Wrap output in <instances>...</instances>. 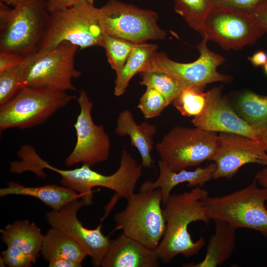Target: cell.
<instances>
[{
	"label": "cell",
	"mask_w": 267,
	"mask_h": 267,
	"mask_svg": "<svg viewBox=\"0 0 267 267\" xmlns=\"http://www.w3.org/2000/svg\"><path fill=\"white\" fill-rule=\"evenodd\" d=\"M209 192L195 187L189 191L171 194L163 205L166 221L164 235L156 248L160 261L169 263L178 255L190 258L203 248L205 240L202 235L194 241L188 231V226L193 222L200 221L210 223V219L204 199Z\"/></svg>",
	"instance_id": "6da1fadb"
},
{
	"label": "cell",
	"mask_w": 267,
	"mask_h": 267,
	"mask_svg": "<svg viewBox=\"0 0 267 267\" xmlns=\"http://www.w3.org/2000/svg\"><path fill=\"white\" fill-rule=\"evenodd\" d=\"M49 12L46 0H19L13 8L0 2V51L26 57L37 51Z\"/></svg>",
	"instance_id": "7a4b0ae2"
},
{
	"label": "cell",
	"mask_w": 267,
	"mask_h": 267,
	"mask_svg": "<svg viewBox=\"0 0 267 267\" xmlns=\"http://www.w3.org/2000/svg\"><path fill=\"white\" fill-rule=\"evenodd\" d=\"M104 35L97 8L84 0L71 7L49 13L37 51L54 47L64 42L81 49L102 46Z\"/></svg>",
	"instance_id": "3957f363"
},
{
	"label": "cell",
	"mask_w": 267,
	"mask_h": 267,
	"mask_svg": "<svg viewBox=\"0 0 267 267\" xmlns=\"http://www.w3.org/2000/svg\"><path fill=\"white\" fill-rule=\"evenodd\" d=\"M211 219L223 221L237 229L248 228L267 238V190L254 181L247 186L204 199Z\"/></svg>",
	"instance_id": "277c9868"
},
{
	"label": "cell",
	"mask_w": 267,
	"mask_h": 267,
	"mask_svg": "<svg viewBox=\"0 0 267 267\" xmlns=\"http://www.w3.org/2000/svg\"><path fill=\"white\" fill-rule=\"evenodd\" d=\"M78 48L64 42L54 47L38 50L26 57L22 63L21 89L40 87L57 91H77L72 80L81 75L75 67Z\"/></svg>",
	"instance_id": "5b68a950"
},
{
	"label": "cell",
	"mask_w": 267,
	"mask_h": 267,
	"mask_svg": "<svg viewBox=\"0 0 267 267\" xmlns=\"http://www.w3.org/2000/svg\"><path fill=\"white\" fill-rule=\"evenodd\" d=\"M125 209L114 215L117 229L144 246L155 250L165 231L160 189L139 190L127 199Z\"/></svg>",
	"instance_id": "8992f818"
},
{
	"label": "cell",
	"mask_w": 267,
	"mask_h": 267,
	"mask_svg": "<svg viewBox=\"0 0 267 267\" xmlns=\"http://www.w3.org/2000/svg\"><path fill=\"white\" fill-rule=\"evenodd\" d=\"M75 97L44 87H24L0 106V130L39 126Z\"/></svg>",
	"instance_id": "52a82bcc"
},
{
	"label": "cell",
	"mask_w": 267,
	"mask_h": 267,
	"mask_svg": "<svg viewBox=\"0 0 267 267\" xmlns=\"http://www.w3.org/2000/svg\"><path fill=\"white\" fill-rule=\"evenodd\" d=\"M219 145L217 133L199 127L176 126L155 145L160 160L171 170L178 172L210 161Z\"/></svg>",
	"instance_id": "ba28073f"
},
{
	"label": "cell",
	"mask_w": 267,
	"mask_h": 267,
	"mask_svg": "<svg viewBox=\"0 0 267 267\" xmlns=\"http://www.w3.org/2000/svg\"><path fill=\"white\" fill-rule=\"evenodd\" d=\"M104 34L134 44L165 39L166 32L158 24V13L118 0H110L97 8Z\"/></svg>",
	"instance_id": "9c48e42d"
},
{
	"label": "cell",
	"mask_w": 267,
	"mask_h": 267,
	"mask_svg": "<svg viewBox=\"0 0 267 267\" xmlns=\"http://www.w3.org/2000/svg\"><path fill=\"white\" fill-rule=\"evenodd\" d=\"M208 41H201L196 47L199 51L198 58L192 62L179 63L171 59L162 52H156L149 62L147 71H158L165 73L184 88L192 87L204 89L209 84L221 82L228 83L232 77L218 72V67L225 58L207 46Z\"/></svg>",
	"instance_id": "30bf717a"
},
{
	"label": "cell",
	"mask_w": 267,
	"mask_h": 267,
	"mask_svg": "<svg viewBox=\"0 0 267 267\" xmlns=\"http://www.w3.org/2000/svg\"><path fill=\"white\" fill-rule=\"evenodd\" d=\"M266 33L252 14L228 8H214L206 17L201 34L225 50L253 45Z\"/></svg>",
	"instance_id": "8fae6325"
},
{
	"label": "cell",
	"mask_w": 267,
	"mask_h": 267,
	"mask_svg": "<svg viewBox=\"0 0 267 267\" xmlns=\"http://www.w3.org/2000/svg\"><path fill=\"white\" fill-rule=\"evenodd\" d=\"M77 101L80 111L74 125L77 140L73 151L65 159V165L70 167L82 163L91 167L107 160L111 141L104 127L94 123L91 116L93 103L85 90L80 91Z\"/></svg>",
	"instance_id": "7c38bea8"
},
{
	"label": "cell",
	"mask_w": 267,
	"mask_h": 267,
	"mask_svg": "<svg viewBox=\"0 0 267 267\" xmlns=\"http://www.w3.org/2000/svg\"><path fill=\"white\" fill-rule=\"evenodd\" d=\"M86 206L84 201L77 199L59 210H52L45 214L46 219L52 228H55L77 242L92 259L94 265L100 266L110 242L108 236L103 234L101 225L94 229L84 226L77 217L78 211Z\"/></svg>",
	"instance_id": "4fadbf2b"
},
{
	"label": "cell",
	"mask_w": 267,
	"mask_h": 267,
	"mask_svg": "<svg viewBox=\"0 0 267 267\" xmlns=\"http://www.w3.org/2000/svg\"><path fill=\"white\" fill-rule=\"evenodd\" d=\"M218 136L219 147L209 161L216 164L213 179H230L247 164L267 166V152L262 140L231 133H220Z\"/></svg>",
	"instance_id": "5bb4252c"
},
{
	"label": "cell",
	"mask_w": 267,
	"mask_h": 267,
	"mask_svg": "<svg viewBox=\"0 0 267 267\" xmlns=\"http://www.w3.org/2000/svg\"><path fill=\"white\" fill-rule=\"evenodd\" d=\"M207 93L204 111L191 120L195 127L210 132L238 134L261 140L263 131L250 125L235 112L227 99L222 95L220 88H214Z\"/></svg>",
	"instance_id": "9a60e30c"
},
{
	"label": "cell",
	"mask_w": 267,
	"mask_h": 267,
	"mask_svg": "<svg viewBox=\"0 0 267 267\" xmlns=\"http://www.w3.org/2000/svg\"><path fill=\"white\" fill-rule=\"evenodd\" d=\"M160 260L151 249L123 233L111 240L102 267H157Z\"/></svg>",
	"instance_id": "2e32d148"
},
{
	"label": "cell",
	"mask_w": 267,
	"mask_h": 267,
	"mask_svg": "<svg viewBox=\"0 0 267 267\" xmlns=\"http://www.w3.org/2000/svg\"><path fill=\"white\" fill-rule=\"evenodd\" d=\"M159 175L154 181L149 180L144 182L139 187V190L160 189L164 205L171 194L173 188L180 183L187 182L189 187L203 186L206 182L213 179L216 169L214 162L210 163L204 168L198 167L193 171L185 169L178 172L171 170L160 160L158 162Z\"/></svg>",
	"instance_id": "e0dca14e"
},
{
	"label": "cell",
	"mask_w": 267,
	"mask_h": 267,
	"mask_svg": "<svg viewBox=\"0 0 267 267\" xmlns=\"http://www.w3.org/2000/svg\"><path fill=\"white\" fill-rule=\"evenodd\" d=\"M157 132V127L147 121L136 124L133 113L127 109L119 114L115 129L117 134L129 136L131 145L139 153L141 165L147 168H151L153 164L151 153L154 147V136Z\"/></svg>",
	"instance_id": "ac0fdd59"
},
{
	"label": "cell",
	"mask_w": 267,
	"mask_h": 267,
	"mask_svg": "<svg viewBox=\"0 0 267 267\" xmlns=\"http://www.w3.org/2000/svg\"><path fill=\"white\" fill-rule=\"evenodd\" d=\"M214 221L215 233L209 239L204 259L198 263H187L183 267H217L231 257L236 246L237 229L223 221L216 219Z\"/></svg>",
	"instance_id": "d6986e66"
},
{
	"label": "cell",
	"mask_w": 267,
	"mask_h": 267,
	"mask_svg": "<svg viewBox=\"0 0 267 267\" xmlns=\"http://www.w3.org/2000/svg\"><path fill=\"white\" fill-rule=\"evenodd\" d=\"M6 187L0 189V196L8 195L30 196L36 198L53 210H59L74 200L81 199L82 195L72 189L55 184L40 186H26L10 181Z\"/></svg>",
	"instance_id": "ffe728a7"
},
{
	"label": "cell",
	"mask_w": 267,
	"mask_h": 267,
	"mask_svg": "<svg viewBox=\"0 0 267 267\" xmlns=\"http://www.w3.org/2000/svg\"><path fill=\"white\" fill-rule=\"evenodd\" d=\"M0 231L1 240L7 246L15 247L37 260L44 235L35 223L16 221Z\"/></svg>",
	"instance_id": "44dd1931"
},
{
	"label": "cell",
	"mask_w": 267,
	"mask_h": 267,
	"mask_svg": "<svg viewBox=\"0 0 267 267\" xmlns=\"http://www.w3.org/2000/svg\"><path fill=\"white\" fill-rule=\"evenodd\" d=\"M157 45L143 43L136 44L122 68L116 72L114 94L123 95L132 78L146 70L150 59L157 52Z\"/></svg>",
	"instance_id": "7402d4cb"
},
{
	"label": "cell",
	"mask_w": 267,
	"mask_h": 267,
	"mask_svg": "<svg viewBox=\"0 0 267 267\" xmlns=\"http://www.w3.org/2000/svg\"><path fill=\"white\" fill-rule=\"evenodd\" d=\"M41 252L47 262L64 258L82 264L88 256L77 242L52 227L44 236Z\"/></svg>",
	"instance_id": "603a6c76"
},
{
	"label": "cell",
	"mask_w": 267,
	"mask_h": 267,
	"mask_svg": "<svg viewBox=\"0 0 267 267\" xmlns=\"http://www.w3.org/2000/svg\"><path fill=\"white\" fill-rule=\"evenodd\" d=\"M238 115L256 129L267 128V96L246 91L238 98L237 104Z\"/></svg>",
	"instance_id": "cb8c5ba5"
},
{
	"label": "cell",
	"mask_w": 267,
	"mask_h": 267,
	"mask_svg": "<svg viewBox=\"0 0 267 267\" xmlns=\"http://www.w3.org/2000/svg\"><path fill=\"white\" fill-rule=\"evenodd\" d=\"M213 8L212 0H175L176 12L200 35L204 21Z\"/></svg>",
	"instance_id": "d4e9b609"
},
{
	"label": "cell",
	"mask_w": 267,
	"mask_h": 267,
	"mask_svg": "<svg viewBox=\"0 0 267 267\" xmlns=\"http://www.w3.org/2000/svg\"><path fill=\"white\" fill-rule=\"evenodd\" d=\"M139 83L146 88L153 89L161 93L171 104L184 87L169 75L158 71H147L139 73Z\"/></svg>",
	"instance_id": "484cf974"
},
{
	"label": "cell",
	"mask_w": 267,
	"mask_h": 267,
	"mask_svg": "<svg viewBox=\"0 0 267 267\" xmlns=\"http://www.w3.org/2000/svg\"><path fill=\"white\" fill-rule=\"evenodd\" d=\"M207 101V93L197 88L186 87L172 102L174 106L183 116L195 117L204 111Z\"/></svg>",
	"instance_id": "4316f807"
},
{
	"label": "cell",
	"mask_w": 267,
	"mask_h": 267,
	"mask_svg": "<svg viewBox=\"0 0 267 267\" xmlns=\"http://www.w3.org/2000/svg\"><path fill=\"white\" fill-rule=\"evenodd\" d=\"M136 44L104 34L102 45L112 69L118 72L125 63Z\"/></svg>",
	"instance_id": "83f0119b"
},
{
	"label": "cell",
	"mask_w": 267,
	"mask_h": 267,
	"mask_svg": "<svg viewBox=\"0 0 267 267\" xmlns=\"http://www.w3.org/2000/svg\"><path fill=\"white\" fill-rule=\"evenodd\" d=\"M22 64L0 72V106L10 100L21 89Z\"/></svg>",
	"instance_id": "f1b7e54d"
},
{
	"label": "cell",
	"mask_w": 267,
	"mask_h": 267,
	"mask_svg": "<svg viewBox=\"0 0 267 267\" xmlns=\"http://www.w3.org/2000/svg\"><path fill=\"white\" fill-rule=\"evenodd\" d=\"M169 105L166 98L156 90L147 88L139 99L137 108L146 119L159 116Z\"/></svg>",
	"instance_id": "f546056e"
},
{
	"label": "cell",
	"mask_w": 267,
	"mask_h": 267,
	"mask_svg": "<svg viewBox=\"0 0 267 267\" xmlns=\"http://www.w3.org/2000/svg\"><path fill=\"white\" fill-rule=\"evenodd\" d=\"M214 8H228L253 14L267 0H212ZM213 8V9H214Z\"/></svg>",
	"instance_id": "4dcf8cb0"
},
{
	"label": "cell",
	"mask_w": 267,
	"mask_h": 267,
	"mask_svg": "<svg viewBox=\"0 0 267 267\" xmlns=\"http://www.w3.org/2000/svg\"><path fill=\"white\" fill-rule=\"evenodd\" d=\"M1 255L5 265L10 267H29L36 261L29 255L12 246H7L6 249L1 252Z\"/></svg>",
	"instance_id": "1f68e13d"
},
{
	"label": "cell",
	"mask_w": 267,
	"mask_h": 267,
	"mask_svg": "<svg viewBox=\"0 0 267 267\" xmlns=\"http://www.w3.org/2000/svg\"><path fill=\"white\" fill-rule=\"evenodd\" d=\"M24 57L6 51H0V72L22 64Z\"/></svg>",
	"instance_id": "d6a6232c"
},
{
	"label": "cell",
	"mask_w": 267,
	"mask_h": 267,
	"mask_svg": "<svg viewBox=\"0 0 267 267\" xmlns=\"http://www.w3.org/2000/svg\"><path fill=\"white\" fill-rule=\"evenodd\" d=\"M84 0H47V9L50 12L65 9L74 6Z\"/></svg>",
	"instance_id": "836d02e7"
},
{
	"label": "cell",
	"mask_w": 267,
	"mask_h": 267,
	"mask_svg": "<svg viewBox=\"0 0 267 267\" xmlns=\"http://www.w3.org/2000/svg\"><path fill=\"white\" fill-rule=\"evenodd\" d=\"M252 14L257 23L267 33V1L262 4Z\"/></svg>",
	"instance_id": "e575fe53"
},
{
	"label": "cell",
	"mask_w": 267,
	"mask_h": 267,
	"mask_svg": "<svg viewBox=\"0 0 267 267\" xmlns=\"http://www.w3.org/2000/svg\"><path fill=\"white\" fill-rule=\"evenodd\" d=\"M248 59L254 67L262 66L267 62V53L263 50H260L249 56Z\"/></svg>",
	"instance_id": "d590c367"
},
{
	"label": "cell",
	"mask_w": 267,
	"mask_h": 267,
	"mask_svg": "<svg viewBox=\"0 0 267 267\" xmlns=\"http://www.w3.org/2000/svg\"><path fill=\"white\" fill-rule=\"evenodd\" d=\"M48 264L49 267H81L82 264L67 259H56L50 261Z\"/></svg>",
	"instance_id": "8d00e7d4"
},
{
	"label": "cell",
	"mask_w": 267,
	"mask_h": 267,
	"mask_svg": "<svg viewBox=\"0 0 267 267\" xmlns=\"http://www.w3.org/2000/svg\"><path fill=\"white\" fill-rule=\"evenodd\" d=\"M255 180L258 184L267 190V166L264 167L256 174ZM266 205L267 207V202Z\"/></svg>",
	"instance_id": "74e56055"
},
{
	"label": "cell",
	"mask_w": 267,
	"mask_h": 267,
	"mask_svg": "<svg viewBox=\"0 0 267 267\" xmlns=\"http://www.w3.org/2000/svg\"><path fill=\"white\" fill-rule=\"evenodd\" d=\"M261 140L265 143L267 152V128L263 131L262 133Z\"/></svg>",
	"instance_id": "f35d334b"
},
{
	"label": "cell",
	"mask_w": 267,
	"mask_h": 267,
	"mask_svg": "<svg viewBox=\"0 0 267 267\" xmlns=\"http://www.w3.org/2000/svg\"><path fill=\"white\" fill-rule=\"evenodd\" d=\"M19 1V0H0L1 2L7 5H11L13 7L17 5Z\"/></svg>",
	"instance_id": "ab89813d"
},
{
	"label": "cell",
	"mask_w": 267,
	"mask_h": 267,
	"mask_svg": "<svg viewBox=\"0 0 267 267\" xmlns=\"http://www.w3.org/2000/svg\"><path fill=\"white\" fill-rule=\"evenodd\" d=\"M265 74L267 75V62L263 66Z\"/></svg>",
	"instance_id": "60d3db41"
},
{
	"label": "cell",
	"mask_w": 267,
	"mask_h": 267,
	"mask_svg": "<svg viewBox=\"0 0 267 267\" xmlns=\"http://www.w3.org/2000/svg\"><path fill=\"white\" fill-rule=\"evenodd\" d=\"M89 3L93 4L94 0H86Z\"/></svg>",
	"instance_id": "b9f144b4"
}]
</instances>
